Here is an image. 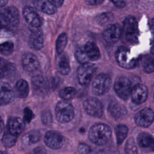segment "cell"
Here are the masks:
<instances>
[{"instance_id": "cell-1", "label": "cell", "mask_w": 154, "mask_h": 154, "mask_svg": "<svg viewBox=\"0 0 154 154\" xmlns=\"http://www.w3.org/2000/svg\"><path fill=\"white\" fill-rule=\"evenodd\" d=\"M112 131L106 124L97 123L93 125L88 132V138L94 144L103 146L106 144L111 139Z\"/></svg>"}, {"instance_id": "cell-28", "label": "cell", "mask_w": 154, "mask_h": 154, "mask_svg": "<svg viewBox=\"0 0 154 154\" xmlns=\"http://www.w3.org/2000/svg\"><path fill=\"white\" fill-rule=\"evenodd\" d=\"M15 66L13 64L11 63L5 62L1 60V78L3 77H10L15 73Z\"/></svg>"}, {"instance_id": "cell-5", "label": "cell", "mask_w": 154, "mask_h": 154, "mask_svg": "<svg viewBox=\"0 0 154 154\" xmlns=\"http://www.w3.org/2000/svg\"><path fill=\"white\" fill-rule=\"evenodd\" d=\"M111 79L106 74L98 75L93 80L91 85L93 93L96 95H102L107 93L111 85Z\"/></svg>"}, {"instance_id": "cell-27", "label": "cell", "mask_w": 154, "mask_h": 154, "mask_svg": "<svg viewBox=\"0 0 154 154\" xmlns=\"http://www.w3.org/2000/svg\"><path fill=\"white\" fill-rule=\"evenodd\" d=\"M115 132L117 138V143L120 145L126 138L128 133V128L125 125H118L115 128Z\"/></svg>"}, {"instance_id": "cell-41", "label": "cell", "mask_w": 154, "mask_h": 154, "mask_svg": "<svg viewBox=\"0 0 154 154\" xmlns=\"http://www.w3.org/2000/svg\"><path fill=\"white\" fill-rule=\"evenodd\" d=\"M46 150L42 147H37L33 150L34 154H46Z\"/></svg>"}, {"instance_id": "cell-31", "label": "cell", "mask_w": 154, "mask_h": 154, "mask_svg": "<svg viewBox=\"0 0 154 154\" xmlns=\"http://www.w3.org/2000/svg\"><path fill=\"white\" fill-rule=\"evenodd\" d=\"M67 42V36L66 33H61L59 35L56 42V51L58 54H61Z\"/></svg>"}, {"instance_id": "cell-20", "label": "cell", "mask_w": 154, "mask_h": 154, "mask_svg": "<svg viewBox=\"0 0 154 154\" xmlns=\"http://www.w3.org/2000/svg\"><path fill=\"white\" fill-rule=\"evenodd\" d=\"M33 4L37 10L48 14H54L57 10L52 0H34Z\"/></svg>"}, {"instance_id": "cell-18", "label": "cell", "mask_w": 154, "mask_h": 154, "mask_svg": "<svg viewBox=\"0 0 154 154\" xmlns=\"http://www.w3.org/2000/svg\"><path fill=\"white\" fill-rule=\"evenodd\" d=\"M29 43L31 48L36 50L40 49L44 43L43 33L38 28H32L31 29Z\"/></svg>"}, {"instance_id": "cell-25", "label": "cell", "mask_w": 154, "mask_h": 154, "mask_svg": "<svg viewBox=\"0 0 154 154\" xmlns=\"http://www.w3.org/2000/svg\"><path fill=\"white\" fill-rule=\"evenodd\" d=\"M41 134L37 131H31L26 133L22 137V143L26 145H32L40 141Z\"/></svg>"}, {"instance_id": "cell-8", "label": "cell", "mask_w": 154, "mask_h": 154, "mask_svg": "<svg viewBox=\"0 0 154 154\" xmlns=\"http://www.w3.org/2000/svg\"><path fill=\"white\" fill-rule=\"evenodd\" d=\"M96 71V67L93 64L88 63L81 64L77 70V78L78 82L81 85H87L91 81Z\"/></svg>"}, {"instance_id": "cell-39", "label": "cell", "mask_w": 154, "mask_h": 154, "mask_svg": "<svg viewBox=\"0 0 154 154\" xmlns=\"http://www.w3.org/2000/svg\"><path fill=\"white\" fill-rule=\"evenodd\" d=\"M78 151L81 154H88L91 152L89 146L85 143H79L78 146Z\"/></svg>"}, {"instance_id": "cell-37", "label": "cell", "mask_w": 154, "mask_h": 154, "mask_svg": "<svg viewBox=\"0 0 154 154\" xmlns=\"http://www.w3.org/2000/svg\"><path fill=\"white\" fill-rule=\"evenodd\" d=\"M144 70L147 73L154 72V57L147 60L144 65Z\"/></svg>"}, {"instance_id": "cell-17", "label": "cell", "mask_w": 154, "mask_h": 154, "mask_svg": "<svg viewBox=\"0 0 154 154\" xmlns=\"http://www.w3.org/2000/svg\"><path fill=\"white\" fill-rule=\"evenodd\" d=\"M14 90L9 84L7 82L2 83L0 91L1 105H5L11 103L14 99Z\"/></svg>"}, {"instance_id": "cell-15", "label": "cell", "mask_w": 154, "mask_h": 154, "mask_svg": "<svg viewBox=\"0 0 154 154\" xmlns=\"http://www.w3.org/2000/svg\"><path fill=\"white\" fill-rule=\"evenodd\" d=\"M23 16L26 22L32 28H39L41 20L37 12L31 7L26 6L23 8Z\"/></svg>"}, {"instance_id": "cell-44", "label": "cell", "mask_w": 154, "mask_h": 154, "mask_svg": "<svg viewBox=\"0 0 154 154\" xmlns=\"http://www.w3.org/2000/svg\"><path fill=\"white\" fill-rule=\"evenodd\" d=\"M52 1L57 8L60 7L64 2V0H52Z\"/></svg>"}, {"instance_id": "cell-7", "label": "cell", "mask_w": 154, "mask_h": 154, "mask_svg": "<svg viewBox=\"0 0 154 154\" xmlns=\"http://www.w3.org/2000/svg\"><path fill=\"white\" fill-rule=\"evenodd\" d=\"M83 107L85 112L90 116L100 117L103 112L102 102L96 97H88L83 102Z\"/></svg>"}, {"instance_id": "cell-4", "label": "cell", "mask_w": 154, "mask_h": 154, "mask_svg": "<svg viewBox=\"0 0 154 154\" xmlns=\"http://www.w3.org/2000/svg\"><path fill=\"white\" fill-rule=\"evenodd\" d=\"M116 58L119 65L126 69H134L138 64V60L132 57L129 51L124 46H120L117 49Z\"/></svg>"}, {"instance_id": "cell-3", "label": "cell", "mask_w": 154, "mask_h": 154, "mask_svg": "<svg viewBox=\"0 0 154 154\" xmlns=\"http://www.w3.org/2000/svg\"><path fill=\"white\" fill-rule=\"evenodd\" d=\"M56 119L61 123L71 121L75 115L73 106L67 102L60 101L56 105L55 109Z\"/></svg>"}, {"instance_id": "cell-23", "label": "cell", "mask_w": 154, "mask_h": 154, "mask_svg": "<svg viewBox=\"0 0 154 154\" xmlns=\"http://www.w3.org/2000/svg\"><path fill=\"white\" fill-rule=\"evenodd\" d=\"M14 93L19 98H25L29 93V86L28 82L24 79L19 80L14 86Z\"/></svg>"}, {"instance_id": "cell-22", "label": "cell", "mask_w": 154, "mask_h": 154, "mask_svg": "<svg viewBox=\"0 0 154 154\" xmlns=\"http://www.w3.org/2000/svg\"><path fill=\"white\" fill-rule=\"evenodd\" d=\"M84 48L90 60L96 61L100 58L99 49L94 43L88 42L84 46Z\"/></svg>"}, {"instance_id": "cell-2", "label": "cell", "mask_w": 154, "mask_h": 154, "mask_svg": "<svg viewBox=\"0 0 154 154\" xmlns=\"http://www.w3.org/2000/svg\"><path fill=\"white\" fill-rule=\"evenodd\" d=\"M0 18L2 28H15L19 24L18 10L16 7L13 6L8 7L2 10Z\"/></svg>"}, {"instance_id": "cell-30", "label": "cell", "mask_w": 154, "mask_h": 154, "mask_svg": "<svg viewBox=\"0 0 154 154\" xmlns=\"http://www.w3.org/2000/svg\"><path fill=\"white\" fill-rule=\"evenodd\" d=\"M17 136L11 134L9 132L4 133L2 138V141L3 144L7 147H11L15 145L17 141Z\"/></svg>"}, {"instance_id": "cell-14", "label": "cell", "mask_w": 154, "mask_h": 154, "mask_svg": "<svg viewBox=\"0 0 154 154\" xmlns=\"http://www.w3.org/2000/svg\"><path fill=\"white\" fill-rule=\"evenodd\" d=\"M131 96L134 104L140 105L144 102L147 98V88L143 84H137L132 87Z\"/></svg>"}, {"instance_id": "cell-11", "label": "cell", "mask_w": 154, "mask_h": 154, "mask_svg": "<svg viewBox=\"0 0 154 154\" xmlns=\"http://www.w3.org/2000/svg\"><path fill=\"white\" fill-rule=\"evenodd\" d=\"M135 123L143 128H147L154 121V112L149 108H144L139 111L135 116Z\"/></svg>"}, {"instance_id": "cell-36", "label": "cell", "mask_w": 154, "mask_h": 154, "mask_svg": "<svg viewBox=\"0 0 154 154\" xmlns=\"http://www.w3.org/2000/svg\"><path fill=\"white\" fill-rule=\"evenodd\" d=\"M42 122L45 126H48L52 123V116L49 110L45 111L42 114Z\"/></svg>"}, {"instance_id": "cell-19", "label": "cell", "mask_w": 154, "mask_h": 154, "mask_svg": "<svg viewBox=\"0 0 154 154\" xmlns=\"http://www.w3.org/2000/svg\"><path fill=\"white\" fill-rule=\"evenodd\" d=\"M25 128L24 121L17 117H12L8 119L7 123L8 132L13 135L18 136Z\"/></svg>"}, {"instance_id": "cell-34", "label": "cell", "mask_w": 154, "mask_h": 154, "mask_svg": "<svg viewBox=\"0 0 154 154\" xmlns=\"http://www.w3.org/2000/svg\"><path fill=\"white\" fill-rule=\"evenodd\" d=\"M14 49V45L11 42H5L1 45V53L4 55H8L12 53Z\"/></svg>"}, {"instance_id": "cell-24", "label": "cell", "mask_w": 154, "mask_h": 154, "mask_svg": "<svg viewBox=\"0 0 154 154\" xmlns=\"http://www.w3.org/2000/svg\"><path fill=\"white\" fill-rule=\"evenodd\" d=\"M108 111L114 119H118L125 114L126 109L121 104L116 102H113L109 103Z\"/></svg>"}, {"instance_id": "cell-40", "label": "cell", "mask_w": 154, "mask_h": 154, "mask_svg": "<svg viewBox=\"0 0 154 154\" xmlns=\"http://www.w3.org/2000/svg\"><path fill=\"white\" fill-rule=\"evenodd\" d=\"M116 6L118 7H123L126 4V0H110Z\"/></svg>"}, {"instance_id": "cell-45", "label": "cell", "mask_w": 154, "mask_h": 154, "mask_svg": "<svg viewBox=\"0 0 154 154\" xmlns=\"http://www.w3.org/2000/svg\"><path fill=\"white\" fill-rule=\"evenodd\" d=\"M7 2H8V0H1L0 1V5H1V7H3L5 5H6Z\"/></svg>"}, {"instance_id": "cell-35", "label": "cell", "mask_w": 154, "mask_h": 154, "mask_svg": "<svg viewBox=\"0 0 154 154\" xmlns=\"http://www.w3.org/2000/svg\"><path fill=\"white\" fill-rule=\"evenodd\" d=\"M113 16L110 13H105L97 16V22L100 25H104L108 22L112 21Z\"/></svg>"}, {"instance_id": "cell-33", "label": "cell", "mask_w": 154, "mask_h": 154, "mask_svg": "<svg viewBox=\"0 0 154 154\" xmlns=\"http://www.w3.org/2000/svg\"><path fill=\"white\" fill-rule=\"evenodd\" d=\"M125 154H138V149L137 144L133 138H129L125 146Z\"/></svg>"}, {"instance_id": "cell-38", "label": "cell", "mask_w": 154, "mask_h": 154, "mask_svg": "<svg viewBox=\"0 0 154 154\" xmlns=\"http://www.w3.org/2000/svg\"><path fill=\"white\" fill-rule=\"evenodd\" d=\"M34 117V114L29 108H25L23 109V121L25 123H29Z\"/></svg>"}, {"instance_id": "cell-6", "label": "cell", "mask_w": 154, "mask_h": 154, "mask_svg": "<svg viewBox=\"0 0 154 154\" xmlns=\"http://www.w3.org/2000/svg\"><path fill=\"white\" fill-rule=\"evenodd\" d=\"M124 30L126 38L131 43H137L138 37V23L134 16H128L124 21Z\"/></svg>"}, {"instance_id": "cell-16", "label": "cell", "mask_w": 154, "mask_h": 154, "mask_svg": "<svg viewBox=\"0 0 154 154\" xmlns=\"http://www.w3.org/2000/svg\"><path fill=\"white\" fill-rule=\"evenodd\" d=\"M32 85L34 91L38 94L43 95L48 91V83L40 74L36 73L33 76Z\"/></svg>"}, {"instance_id": "cell-32", "label": "cell", "mask_w": 154, "mask_h": 154, "mask_svg": "<svg viewBox=\"0 0 154 154\" xmlns=\"http://www.w3.org/2000/svg\"><path fill=\"white\" fill-rule=\"evenodd\" d=\"M75 57L77 61L81 64L89 63L90 60L85 52L84 46L77 49L75 54Z\"/></svg>"}, {"instance_id": "cell-26", "label": "cell", "mask_w": 154, "mask_h": 154, "mask_svg": "<svg viewBox=\"0 0 154 154\" xmlns=\"http://www.w3.org/2000/svg\"><path fill=\"white\" fill-rule=\"evenodd\" d=\"M70 64L68 56L64 54L60 57L58 62V70L60 73L66 75L70 72Z\"/></svg>"}, {"instance_id": "cell-10", "label": "cell", "mask_w": 154, "mask_h": 154, "mask_svg": "<svg viewBox=\"0 0 154 154\" xmlns=\"http://www.w3.org/2000/svg\"><path fill=\"white\" fill-rule=\"evenodd\" d=\"M44 141L48 147L56 150L60 149L63 146L65 143V139L64 137L58 132L49 131L45 134Z\"/></svg>"}, {"instance_id": "cell-9", "label": "cell", "mask_w": 154, "mask_h": 154, "mask_svg": "<svg viewBox=\"0 0 154 154\" xmlns=\"http://www.w3.org/2000/svg\"><path fill=\"white\" fill-rule=\"evenodd\" d=\"M117 95L123 100H126L131 94L132 84L126 77H121L117 80L114 87Z\"/></svg>"}, {"instance_id": "cell-13", "label": "cell", "mask_w": 154, "mask_h": 154, "mask_svg": "<svg viewBox=\"0 0 154 154\" xmlns=\"http://www.w3.org/2000/svg\"><path fill=\"white\" fill-rule=\"evenodd\" d=\"M22 63L24 70L30 73L37 72L40 67L37 57L31 52H27L23 55Z\"/></svg>"}, {"instance_id": "cell-12", "label": "cell", "mask_w": 154, "mask_h": 154, "mask_svg": "<svg viewBox=\"0 0 154 154\" xmlns=\"http://www.w3.org/2000/svg\"><path fill=\"white\" fill-rule=\"evenodd\" d=\"M122 28L118 23L109 25L103 32V38L104 40L109 44L117 42L121 37Z\"/></svg>"}, {"instance_id": "cell-46", "label": "cell", "mask_w": 154, "mask_h": 154, "mask_svg": "<svg viewBox=\"0 0 154 154\" xmlns=\"http://www.w3.org/2000/svg\"><path fill=\"white\" fill-rule=\"evenodd\" d=\"M1 154H7V153H4V152H1Z\"/></svg>"}, {"instance_id": "cell-21", "label": "cell", "mask_w": 154, "mask_h": 154, "mask_svg": "<svg viewBox=\"0 0 154 154\" xmlns=\"http://www.w3.org/2000/svg\"><path fill=\"white\" fill-rule=\"evenodd\" d=\"M137 143L140 147L154 152V137L147 132H141L137 137Z\"/></svg>"}, {"instance_id": "cell-42", "label": "cell", "mask_w": 154, "mask_h": 154, "mask_svg": "<svg viewBox=\"0 0 154 154\" xmlns=\"http://www.w3.org/2000/svg\"><path fill=\"white\" fill-rule=\"evenodd\" d=\"M151 26H152V29L153 33V40L152 48L150 49V52L154 55V18L152 19V20L151 21Z\"/></svg>"}, {"instance_id": "cell-43", "label": "cell", "mask_w": 154, "mask_h": 154, "mask_svg": "<svg viewBox=\"0 0 154 154\" xmlns=\"http://www.w3.org/2000/svg\"><path fill=\"white\" fill-rule=\"evenodd\" d=\"M103 0H86L87 4L91 5H96L101 4Z\"/></svg>"}, {"instance_id": "cell-29", "label": "cell", "mask_w": 154, "mask_h": 154, "mask_svg": "<svg viewBox=\"0 0 154 154\" xmlns=\"http://www.w3.org/2000/svg\"><path fill=\"white\" fill-rule=\"evenodd\" d=\"M76 94V90L72 87H67L59 91L60 97L64 100L72 99Z\"/></svg>"}]
</instances>
